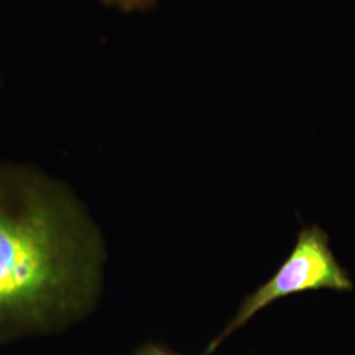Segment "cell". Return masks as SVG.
<instances>
[{"instance_id":"1","label":"cell","mask_w":355,"mask_h":355,"mask_svg":"<svg viewBox=\"0 0 355 355\" xmlns=\"http://www.w3.org/2000/svg\"><path fill=\"white\" fill-rule=\"evenodd\" d=\"M104 262L101 232L74 191L36 167L0 164V337L87 315Z\"/></svg>"},{"instance_id":"2","label":"cell","mask_w":355,"mask_h":355,"mask_svg":"<svg viewBox=\"0 0 355 355\" xmlns=\"http://www.w3.org/2000/svg\"><path fill=\"white\" fill-rule=\"evenodd\" d=\"M320 290L349 292L353 290V282L330 250L327 232L312 225L302 229L293 250L275 275L243 300L236 318L208 346L205 354L214 352L230 333L272 302L295 293Z\"/></svg>"},{"instance_id":"3","label":"cell","mask_w":355,"mask_h":355,"mask_svg":"<svg viewBox=\"0 0 355 355\" xmlns=\"http://www.w3.org/2000/svg\"><path fill=\"white\" fill-rule=\"evenodd\" d=\"M104 4L114 7L123 12L150 10L157 0H102Z\"/></svg>"},{"instance_id":"4","label":"cell","mask_w":355,"mask_h":355,"mask_svg":"<svg viewBox=\"0 0 355 355\" xmlns=\"http://www.w3.org/2000/svg\"><path fill=\"white\" fill-rule=\"evenodd\" d=\"M135 355H179L170 352V350H166L165 347H161V346H157V345H148L145 347H142L140 350H137Z\"/></svg>"}]
</instances>
